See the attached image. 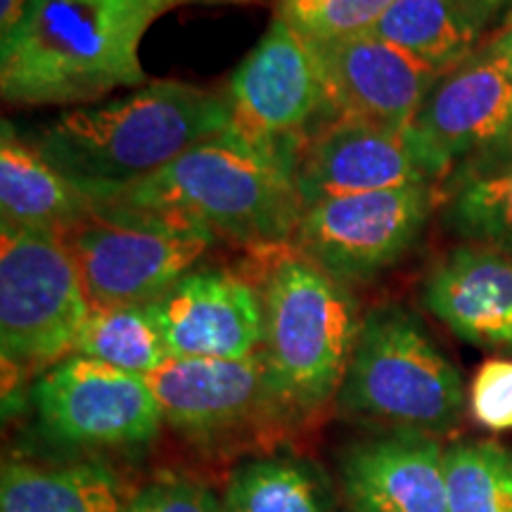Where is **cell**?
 I'll use <instances>...</instances> for the list:
<instances>
[{"mask_svg": "<svg viewBox=\"0 0 512 512\" xmlns=\"http://www.w3.org/2000/svg\"><path fill=\"white\" fill-rule=\"evenodd\" d=\"M230 124L226 93L150 81L124 98L69 107L36 133L34 145L93 202H102Z\"/></svg>", "mask_w": 512, "mask_h": 512, "instance_id": "cell-1", "label": "cell"}, {"mask_svg": "<svg viewBox=\"0 0 512 512\" xmlns=\"http://www.w3.org/2000/svg\"><path fill=\"white\" fill-rule=\"evenodd\" d=\"M188 0H38L0 48V93L12 105H91L114 88L145 86L140 41Z\"/></svg>", "mask_w": 512, "mask_h": 512, "instance_id": "cell-2", "label": "cell"}, {"mask_svg": "<svg viewBox=\"0 0 512 512\" xmlns=\"http://www.w3.org/2000/svg\"><path fill=\"white\" fill-rule=\"evenodd\" d=\"M95 204L185 216L249 249L292 245L304 214L297 155L254 143L233 126Z\"/></svg>", "mask_w": 512, "mask_h": 512, "instance_id": "cell-3", "label": "cell"}, {"mask_svg": "<svg viewBox=\"0 0 512 512\" xmlns=\"http://www.w3.org/2000/svg\"><path fill=\"white\" fill-rule=\"evenodd\" d=\"M264 299L268 382L280 411L316 413L337 399L363 316L339 283L292 245L252 249Z\"/></svg>", "mask_w": 512, "mask_h": 512, "instance_id": "cell-4", "label": "cell"}, {"mask_svg": "<svg viewBox=\"0 0 512 512\" xmlns=\"http://www.w3.org/2000/svg\"><path fill=\"white\" fill-rule=\"evenodd\" d=\"M337 408L392 430L444 434L463 418V377L415 313L382 304L361 320Z\"/></svg>", "mask_w": 512, "mask_h": 512, "instance_id": "cell-5", "label": "cell"}, {"mask_svg": "<svg viewBox=\"0 0 512 512\" xmlns=\"http://www.w3.org/2000/svg\"><path fill=\"white\" fill-rule=\"evenodd\" d=\"M91 306L152 304L195 271L219 235L166 211L95 204L62 233Z\"/></svg>", "mask_w": 512, "mask_h": 512, "instance_id": "cell-6", "label": "cell"}, {"mask_svg": "<svg viewBox=\"0 0 512 512\" xmlns=\"http://www.w3.org/2000/svg\"><path fill=\"white\" fill-rule=\"evenodd\" d=\"M91 309L62 235L0 223L3 363L19 370H48L72 356Z\"/></svg>", "mask_w": 512, "mask_h": 512, "instance_id": "cell-7", "label": "cell"}, {"mask_svg": "<svg viewBox=\"0 0 512 512\" xmlns=\"http://www.w3.org/2000/svg\"><path fill=\"white\" fill-rule=\"evenodd\" d=\"M415 157L437 188L512 152V69L489 46L437 81L408 126Z\"/></svg>", "mask_w": 512, "mask_h": 512, "instance_id": "cell-8", "label": "cell"}, {"mask_svg": "<svg viewBox=\"0 0 512 512\" xmlns=\"http://www.w3.org/2000/svg\"><path fill=\"white\" fill-rule=\"evenodd\" d=\"M226 100L235 131L297 159L306 138L335 117L316 46L280 17L235 67Z\"/></svg>", "mask_w": 512, "mask_h": 512, "instance_id": "cell-9", "label": "cell"}, {"mask_svg": "<svg viewBox=\"0 0 512 512\" xmlns=\"http://www.w3.org/2000/svg\"><path fill=\"white\" fill-rule=\"evenodd\" d=\"M439 200L437 185L323 200L304 209L292 247L339 283H368L415 245Z\"/></svg>", "mask_w": 512, "mask_h": 512, "instance_id": "cell-10", "label": "cell"}, {"mask_svg": "<svg viewBox=\"0 0 512 512\" xmlns=\"http://www.w3.org/2000/svg\"><path fill=\"white\" fill-rule=\"evenodd\" d=\"M29 401L43 437L74 448L143 446L164 422L143 375L76 354L43 370Z\"/></svg>", "mask_w": 512, "mask_h": 512, "instance_id": "cell-11", "label": "cell"}, {"mask_svg": "<svg viewBox=\"0 0 512 512\" xmlns=\"http://www.w3.org/2000/svg\"><path fill=\"white\" fill-rule=\"evenodd\" d=\"M150 306L169 356L247 358L264 347V299L240 273L197 266Z\"/></svg>", "mask_w": 512, "mask_h": 512, "instance_id": "cell-12", "label": "cell"}, {"mask_svg": "<svg viewBox=\"0 0 512 512\" xmlns=\"http://www.w3.org/2000/svg\"><path fill=\"white\" fill-rule=\"evenodd\" d=\"M335 117L408 131L444 69L375 34L316 46Z\"/></svg>", "mask_w": 512, "mask_h": 512, "instance_id": "cell-13", "label": "cell"}, {"mask_svg": "<svg viewBox=\"0 0 512 512\" xmlns=\"http://www.w3.org/2000/svg\"><path fill=\"white\" fill-rule=\"evenodd\" d=\"M166 425L192 439L240 430L264 411H280L264 354L247 358H166L145 375Z\"/></svg>", "mask_w": 512, "mask_h": 512, "instance_id": "cell-14", "label": "cell"}, {"mask_svg": "<svg viewBox=\"0 0 512 512\" xmlns=\"http://www.w3.org/2000/svg\"><path fill=\"white\" fill-rule=\"evenodd\" d=\"M434 185L415 157L408 131L332 117L299 150L297 188L304 209L335 197Z\"/></svg>", "mask_w": 512, "mask_h": 512, "instance_id": "cell-15", "label": "cell"}, {"mask_svg": "<svg viewBox=\"0 0 512 512\" xmlns=\"http://www.w3.org/2000/svg\"><path fill=\"white\" fill-rule=\"evenodd\" d=\"M339 484L349 512H448L444 446L427 432L356 441L342 456Z\"/></svg>", "mask_w": 512, "mask_h": 512, "instance_id": "cell-16", "label": "cell"}, {"mask_svg": "<svg viewBox=\"0 0 512 512\" xmlns=\"http://www.w3.org/2000/svg\"><path fill=\"white\" fill-rule=\"evenodd\" d=\"M422 304L477 349L512 351V252L465 242L427 273Z\"/></svg>", "mask_w": 512, "mask_h": 512, "instance_id": "cell-17", "label": "cell"}, {"mask_svg": "<svg viewBox=\"0 0 512 512\" xmlns=\"http://www.w3.org/2000/svg\"><path fill=\"white\" fill-rule=\"evenodd\" d=\"M95 202L50 164L34 140L22 138L8 121L0 133V216L17 228L62 235L91 214Z\"/></svg>", "mask_w": 512, "mask_h": 512, "instance_id": "cell-18", "label": "cell"}, {"mask_svg": "<svg viewBox=\"0 0 512 512\" xmlns=\"http://www.w3.org/2000/svg\"><path fill=\"white\" fill-rule=\"evenodd\" d=\"M133 491L100 463L10 460L0 475V512H128Z\"/></svg>", "mask_w": 512, "mask_h": 512, "instance_id": "cell-19", "label": "cell"}, {"mask_svg": "<svg viewBox=\"0 0 512 512\" xmlns=\"http://www.w3.org/2000/svg\"><path fill=\"white\" fill-rule=\"evenodd\" d=\"M489 17L477 0H396L373 31L448 72L477 53Z\"/></svg>", "mask_w": 512, "mask_h": 512, "instance_id": "cell-20", "label": "cell"}, {"mask_svg": "<svg viewBox=\"0 0 512 512\" xmlns=\"http://www.w3.org/2000/svg\"><path fill=\"white\" fill-rule=\"evenodd\" d=\"M223 512H332L330 477L299 456H264L230 472Z\"/></svg>", "mask_w": 512, "mask_h": 512, "instance_id": "cell-21", "label": "cell"}, {"mask_svg": "<svg viewBox=\"0 0 512 512\" xmlns=\"http://www.w3.org/2000/svg\"><path fill=\"white\" fill-rule=\"evenodd\" d=\"M72 354L143 377L171 358L150 304L93 306Z\"/></svg>", "mask_w": 512, "mask_h": 512, "instance_id": "cell-22", "label": "cell"}, {"mask_svg": "<svg viewBox=\"0 0 512 512\" xmlns=\"http://www.w3.org/2000/svg\"><path fill=\"white\" fill-rule=\"evenodd\" d=\"M444 223L477 245L512 252V152L441 188Z\"/></svg>", "mask_w": 512, "mask_h": 512, "instance_id": "cell-23", "label": "cell"}, {"mask_svg": "<svg viewBox=\"0 0 512 512\" xmlns=\"http://www.w3.org/2000/svg\"><path fill=\"white\" fill-rule=\"evenodd\" d=\"M448 512H512V453L496 441L444 448Z\"/></svg>", "mask_w": 512, "mask_h": 512, "instance_id": "cell-24", "label": "cell"}, {"mask_svg": "<svg viewBox=\"0 0 512 512\" xmlns=\"http://www.w3.org/2000/svg\"><path fill=\"white\" fill-rule=\"evenodd\" d=\"M396 0H275V17L302 34L313 46L375 29Z\"/></svg>", "mask_w": 512, "mask_h": 512, "instance_id": "cell-25", "label": "cell"}, {"mask_svg": "<svg viewBox=\"0 0 512 512\" xmlns=\"http://www.w3.org/2000/svg\"><path fill=\"white\" fill-rule=\"evenodd\" d=\"M470 411L479 425L494 432L512 430V361L489 358L470 384Z\"/></svg>", "mask_w": 512, "mask_h": 512, "instance_id": "cell-26", "label": "cell"}, {"mask_svg": "<svg viewBox=\"0 0 512 512\" xmlns=\"http://www.w3.org/2000/svg\"><path fill=\"white\" fill-rule=\"evenodd\" d=\"M128 512H223V503L192 479L164 477L136 491Z\"/></svg>", "mask_w": 512, "mask_h": 512, "instance_id": "cell-27", "label": "cell"}, {"mask_svg": "<svg viewBox=\"0 0 512 512\" xmlns=\"http://www.w3.org/2000/svg\"><path fill=\"white\" fill-rule=\"evenodd\" d=\"M38 0H0V48L10 46L34 17Z\"/></svg>", "mask_w": 512, "mask_h": 512, "instance_id": "cell-28", "label": "cell"}, {"mask_svg": "<svg viewBox=\"0 0 512 512\" xmlns=\"http://www.w3.org/2000/svg\"><path fill=\"white\" fill-rule=\"evenodd\" d=\"M486 46L494 50V53L501 55L503 60L510 64V69H512V10H510V15H508V22L503 24V29L498 31V34L491 38V41L486 43Z\"/></svg>", "mask_w": 512, "mask_h": 512, "instance_id": "cell-29", "label": "cell"}, {"mask_svg": "<svg viewBox=\"0 0 512 512\" xmlns=\"http://www.w3.org/2000/svg\"><path fill=\"white\" fill-rule=\"evenodd\" d=\"M477 3H479V8L484 10V15L491 19L498 10H503V8H508V5H512V0H477Z\"/></svg>", "mask_w": 512, "mask_h": 512, "instance_id": "cell-30", "label": "cell"}, {"mask_svg": "<svg viewBox=\"0 0 512 512\" xmlns=\"http://www.w3.org/2000/svg\"><path fill=\"white\" fill-rule=\"evenodd\" d=\"M214 3H216V0H214Z\"/></svg>", "mask_w": 512, "mask_h": 512, "instance_id": "cell-31", "label": "cell"}]
</instances>
